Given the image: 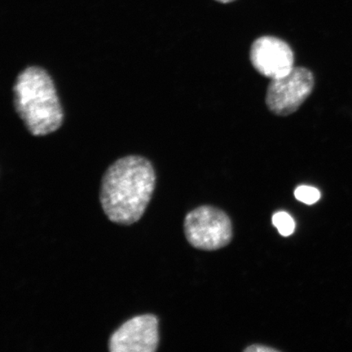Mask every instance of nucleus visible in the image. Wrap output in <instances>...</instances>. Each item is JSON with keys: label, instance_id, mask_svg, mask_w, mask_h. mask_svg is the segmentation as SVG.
<instances>
[{"label": "nucleus", "instance_id": "f257e3e1", "mask_svg": "<svg viewBox=\"0 0 352 352\" xmlns=\"http://www.w3.org/2000/svg\"><path fill=\"white\" fill-rule=\"evenodd\" d=\"M156 186L151 162L139 155L122 157L101 179L100 201L110 221L131 226L143 217Z\"/></svg>", "mask_w": 352, "mask_h": 352}, {"label": "nucleus", "instance_id": "f03ea898", "mask_svg": "<svg viewBox=\"0 0 352 352\" xmlns=\"http://www.w3.org/2000/svg\"><path fill=\"white\" fill-rule=\"evenodd\" d=\"M12 92L16 112L30 134L50 135L63 126V109L47 70L34 65L21 70Z\"/></svg>", "mask_w": 352, "mask_h": 352}, {"label": "nucleus", "instance_id": "7ed1b4c3", "mask_svg": "<svg viewBox=\"0 0 352 352\" xmlns=\"http://www.w3.org/2000/svg\"><path fill=\"white\" fill-rule=\"evenodd\" d=\"M184 233L193 248L215 250L230 243L232 227L230 217L213 206H200L189 212L184 223Z\"/></svg>", "mask_w": 352, "mask_h": 352}, {"label": "nucleus", "instance_id": "20e7f679", "mask_svg": "<svg viewBox=\"0 0 352 352\" xmlns=\"http://www.w3.org/2000/svg\"><path fill=\"white\" fill-rule=\"evenodd\" d=\"M314 86L310 69L294 67L286 76L272 79L267 90V107L277 116H290L309 98Z\"/></svg>", "mask_w": 352, "mask_h": 352}, {"label": "nucleus", "instance_id": "39448f33", "mask_svg": "<svg viewBox=\"0 0 352 352\" xmlns=\"http://www.w3.org/2000/svg\"><path fill=\"white\" fill-rule=\"evenodd\" d=\"M160 320L153 314L136 316L126 320L109 340L111 352H154L160 344Z\"/></svg>", "mask_w": 352, "mask_h": 352}, {"label": "nucleus", "instance_id": "423d86ee", "mask_svg": "<svg viewBox=\"0 0 352 352\" xmlns=\"http://www.w3.org/2000/svg\"><path fill=\"white\" fill-rule=\"evenodd\" d=\"M250 58L257 72L271 79L285 76L294 67L292 47L274 36L257 38L250 47Z\"/></svg>", "mask_w": 352, "mask_h": 352}, {"label": "nucleus", "instance_id": "0eeeda50", "mask_svg": "<svg viewBox=\"0 0 352 352\" xmlns=\"http://www.w3.org/2000/svg\"><path fill=\"white\" fill-rule=\"evenodd\" d=\"M272 223L283 236L292 235L296 230V222L292 215L285 211H279L272 217Z\"/></svg>", "mask_w": 352, "mask_h": 352}, {"label": "nucleus", "instance_id": "6e6552de", "mask_svg": "<svg viewBox=\"0 0 352 352\" xmlns=\"http://www.w3.org/2000/svg\"><path fill=\"white\" fill-rule=\"evenodd\" d=\"M294 197L299 201L307 205L315 204L320 199V192L318 188L307 186H301L298 187L294 191Z\"/></svg>", "mask_w": 352, "mask_h": 352}, {"label": "nucleus", "instance_id": "1a4fd4ad", "mask_svg": "<svg viewBox=\"0 0 352 352\" xmlns=\"http://www.w3.org/2000/svg\"><path fill=\"white\" fill-rule=\"evenodd\" d=\"M245 351L248 352H276L279 351L275 349H272V347L264 346V345H252L248 347V349H245Z\"/></svg>", "mask_w": 352, "mask_h": 352}, {"label": "nucleus", "instance_id": "9d476101", "mask_svg": "<svg viewBox=\"0 0 352 352\" xmlns=\"http://www.w3.org/2000/svg\"><path fill=\"white\" fill-rule=\"evenodd\" d=\"M215 1L222 3H230L236 1V0H215Z\"/></svg>", "mask_w": 352, "mask_h": 352}]
</instances>
